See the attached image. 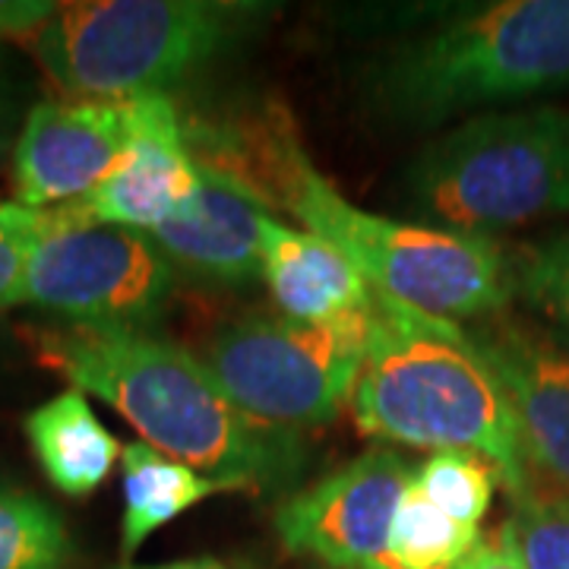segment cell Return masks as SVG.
<instances>
[{"mask_svg": "<svg viewBox=\"0 0 569 569\" xmlns=\"http://www.w3.org/2000/svg\"><path fill=\"white\" fill-rule=\"evenodd\" d=\"M193 146L231 164L305 231L339 247L367 284L421 313L462 323L490 317L512 298V260L493 238L367 212L317 171L284 111L269 108L250 130L224 140L197 133Z\"/></svg>", "mask_w": 569, "mask_h": 569, "instance_id": "obj_1", "label": "cell"}, {"mask_svg": "<svg viewBox=\"0 0 569 569\" xmlns=\"http://www.w3.org/2000/svg\"><path fill=\"white\" fill-rule=\"evenodd\" d=\"M36 361L70 389L102 399L142 443L238 490L284 488L305 468L295 430L269 427L231 402L200 355L149 329L26 326Z\"/></svg>", "mask_w": 569, "mask_h": 569, "instance_id": "obj_2", "label": "cell"}, {"mask_svg": "<svg viewBox=\"0 0 569 569\" xmlns=\"http://www.w3.org/2000/svg\"><path fill=\"white\" fill-rule=\"evenodd\" d=\"M351 415L370 440L485 456L512 500L535 493L512 408L462 323L373 291V326Z\"/></svg>", "mask_w": 569, "mask_h": 569, "instance_id": "obj_3", "label": "cell"}, {"mask_svg": "<svg viewBox=\"0 0 569 569\" xmlns=\"http://www.w3.org/2000/svg\"><path fill=\"white\" fill-rule=\"evenodd\" d=\"M569 89V0H497L452 13L377 63L370 92L402 123Z\"/></svg>", "mask_w": 569, "mask_h": 569, "instance_id": "obj_4", "label": "cell"}, {"mask_svg": "<svg viewBox=\"0 0 569 569\" xmlns=\"http://www.w3.org/2000/svg\"><path fill=\"white\" fill-rule=\"evenodd\" d=\"M269 13L234 0H77L58 3L29 48L67 99L130 102L168 96Z\"/></svg>", "mask_w": 569, "mask_h": 569, "instance_id": "obj_5", "label": "cell"}, {"mask_svg": "<svg viewBox=\"0 0 569 569\" xmlns=\"http://www.w3.org/2000/svg\"><path fill=\"white\" fill-rule=\"evenodd\" d=\"M421 224L485 234L569 212V111H488L425 146L406 171Z\"/></svg>", "mask_w": 569, "mask_h": 569, "instance_id": "obj_6", "label": "cell"}, {"mask_svg": "<svg viewBox=\"0 0 569 569\" xmlns=\"http://www.w3.org/2000/svg\"><path fill=\"white\" fill-rule=\"evenodd\" d=\"M370 326L373 298L326 323L247 313L209 336L203 365L250 418L298 433L336 421L351 402Z\"/></svg>", "mask_w": 569, "mask_h": 569, "instance_id": "obj_7", "label": "cell"}, {"mask_svg": "<svg viewBox=\"0 0 569 569\" xmlns=\"http://www.w3.org/2000/svg\"><path fill=\"white\" fill-rule=\"evenodd\" d=\"M174 291V266L149 234L130 228H73L36 244L20 305L73 326L149 329Z\"/></svg>", "mask_w": 569, "mask_h": 569, "instance_id": "obj_8", "label": "cell"}, {"mask_svg": "<svg viewBox=\"0 0 569 569\" xmlns=\"http://www.w3.org/2000/svg\"><path fill=\"white\" fill-rule=\"evenodd\" d=\"M415 468L396 449H367L276 509V531L291 553L336 569H383L389 526Z\"/></svg>", "mask_w": 569, "mask_h": 569, "instance_id": "obj_9", "label": "cell"}, {"mask_svg": "<svg viewBox=\"0 0 569 569\" xmlns=\"http://www.w3.org/2000/svg\"><path fill=\"white\" fill-rule=\"evenodd\" d=\"M146 99H51L36 104L13 149L17 203L54 209L99 187L137 140Z\"/></svg>", "mask_w": 569, "mask_h": 569, "instance_id": "obj_10", "label": "cell"}, {"mask_svg": "<svg viewBox=\"0 0 569 569\" xmlns=\"http://www.w3.org/2000/svg\"><path fill=\"white\" fill-rule=\"evenodd\" d=\"M197 183L200 171L181 111L171 96H149L140 133L121 162L86 197L54 206L51 219L58 231L111 224L149 234L190 203Z\"/></svg>", "mask_w": 569, "mask_h": 569, "instance_id": "obj_11", "label": "cell"}, {"mask_svg": "<svg viewBox=\"0 0 569 569\" xmlns=\"http://www.w3.org/2000/svg\"><path fill=\"white\" fill-rule=\"evenodd\" d=\"M200 171L197 193L174 219L149 231L164 260L187 276L216 284L260 279V222L272 212L253 183L231 164L193 146Z\"/></svg>", "mask_w": 569, "mask_h": 569, "instance_id": "obj_12", "label": "cell"}, {"mask_svg": "<svg viewBox=\"0 0 569 569\" xmlns=\"http://www.w3.org/2000/svg\"><path fill=\"white\" fill-rule=\"evenodd\" d=\"M471 339L507 392L535 488L541 478L569 497V346L500 320Z\"/></svg>", "mask_w": 569, "mask_h": 569, "instance_id": "obj_13", "label": "cell"}, {"mask_svg": "<svg viewBox=\"0 0 569 569\" xmlns=\"http://www.w3.org/2000/svg\"><path fill=\"white\" fill-rule=\"evenodd\" d=\"M260 279L279 317L295 323H326L373 298V288L339 247L272 212L260 222Z\"/></svg>", "mask_w": 569, "mask_h": 569, "instance_id": "obj_14", "label": "cell"}, {"mask_svg": "<svg viewBox=\"0 0 569 569\" xmlns=\"http://www.w3.org/2000/svg\"><path fill=\"white\" fill-rule=\"evenodd\" d=\"M22 430L44 478L73 500H86L102 488L123 452L121 440L102 425L80 389H63L61 396L32 408Z\"/></svg>", "mask_w": 569, "mask_h": 569, "instance_id": "obj_15", "label": "cell"}, {"mask_svg": "<svg viewBox=\"0 0 569 569\" xmlns=\"http://www.w3.org/2000/svg\"><path fill=\"white\" fill-rule=\"evenodd\" d=\"M123 459V522L121 550L133 557L137 550L164 526L216 493H234L231 481L209 478L197 468L183 466L149 443H127Z\"/></svg>", "mask_w": 569, "mask_h": 569, "instance_id": "obj_16", "label": "cell"}, {"mask_svg": "<svg viewBox=\"0 0 569 569\" xmlns=\"http://www.w3.org/2000/svg\"><path fill=\"white\" fill-rule=\"evenodd\" d=\"M73 538L61 512L32 490L0 481V569H70Z\"/></svg>", "mask_w": 569, "mask_h": 569, "instance_id": "obj_17", "label": "cell"}, {"mask_svg": "<svg viewBox=\"0 0 569 569\" xmlns=\"http://www.w3.org/2000/svg\"><path fill=\"white\" fill-rule=\"evenodd\" d=\"M478 538L481 529L449 519L408 485L389 526L383 569H452Z\"/></svg>", "mask_w": 569, "mask_h": 569, "instance_id": "obj_18", "label": "cell"}, {"mask_svg": "<svg viewBox=\"0 0 569 569\" xmlns=\"http://www.w3.org/2000/svg\"><path fill=\"white\" fill-rule=\"evenodd\" d=\"M497 481L500 471L485 456L466 449L430 452L411 475V488L427 497L440 512H447L449 519L471 529H481Z\"/></svg>", "mask_w": 569, "mask_h": 569, "instance_id": "obj_19", "label": "cell"}, {"mask_svg": "<svg viewBox=\"0 0 569 569\" xmlns=\"http://www.w3.org/2000/svg\"><path fill=\"white\" fill-rule=\"evenodd\" d=\"M512 295L569 339V228L512 260Z\"/></svg>", "mask_w": 569, "mask_h": 569, "instance_id": "obj_20", "label": "cell"}, {"mask_svg": "<svg viewBox=\"0 0 569 569\" xmlns=\"http://www.w3.org/2000/svg\"><path fill=\"white\" fill-rule=\"evenodd\" d=\"M526 569H569V497L529 493L509 516Z\"/></svg>", "mask_w": 569, "mask_h": 569, "instance_id": "obj_21", "label": "cell"}, {"mask_svg": "<svg viewBox=\"0 0 569 569\" xmlns=\"http://www.w3.org/2000/svg\"><path fill=\"white\" fill-rule=\"evenodd\" d=\"M58 234L51 209L3 203L0 209V310L20 305L22 276L39 241Z\"/></svg>", "mask_w": 569, "mask_h": 569, "instance_id": "obj_22", "label": "cell"}, {"mask_svg": "<svg viewBox=\"0 0 569 569\" xmlns=\"http://www.w3.org/2000/svg\"><path fill=\"white\" fill-rule=\"evenodd\" d=\"M452 569H526L516 545V529L512 522H500L497 529L481 531L478 545L468 550L466 557Z\"/></svg>", "mask_w": 569, "mask_h": 569, "instance_id": "obj_23", "label": "cell"}, {"mask_svg": "<svg viewBox=\"0 0 569 569\" xmlns=\"http://www.w3.org/2000/svg\"><path fill=\"white\" fill-rule=\"evenodd\" d=\"M54 10L48 0H0V39H32Z\"/></svg>", "mask_w": 569, "mask_h": 569, "instance_id": "obj_24", "label": "cell"}, {"mask_svg": "<svg viewBox=\"0 0 569 569\" xmlns=\"http://www.w3.org/2000/svg\"><path fill=\"white\" fill-rule=\"evenodd\" d=\"M118 569H241L216 560V557H193V560H174V563H159V567H118Z\"/></svg>", "mask_w": 569, "mask_h": 569, "instance_id": "obj_25", "label": "cell"}, {"mask_svg": "<svg viewBox=\"0 0 569 569\" xmlns=\"http://www.w3.org/2000/svg\"><path fill=\"white\" fill-rule=\"evenodd\" d=\"M7 127H10V99H7V80H3V63H0V149L7 142Z\"/></svg>", "mask_w": 569, "mask_h": 569, "instance_id": "obj_26", "label": "cell"}, {"mask_svg": "<svg viewBox=\"0 0 569 569\" xmlns=\"http://www.w3.org/2000/svg\"><path fill=\"white\" fill-rule=\"evenodd\" d=\"M0 209H3V203H0Z\"/></svg>", "mask_w": 569, "mask_h": 569, "instance_id": "obj_27", "label": "cell"}]
</instances>
